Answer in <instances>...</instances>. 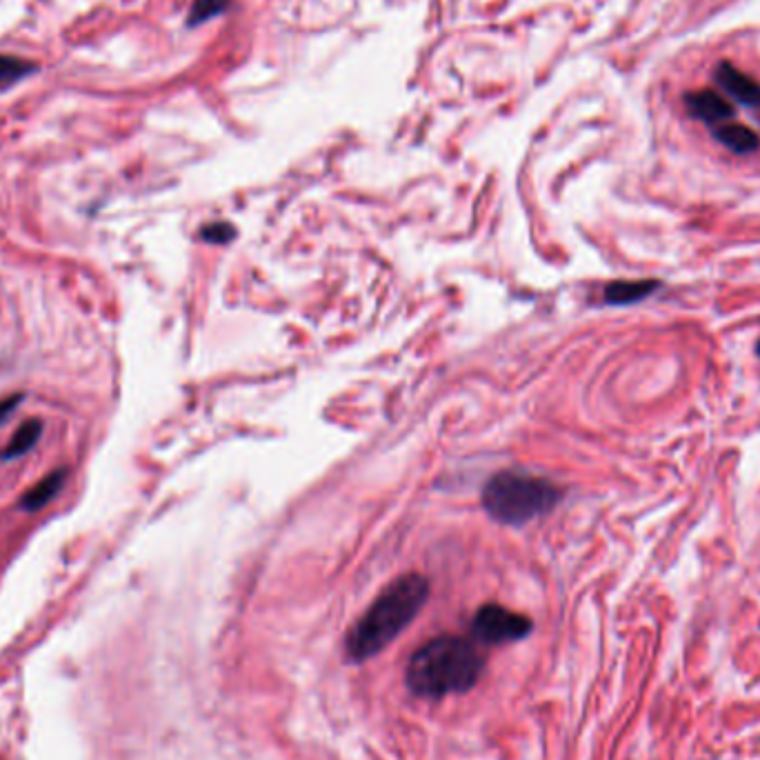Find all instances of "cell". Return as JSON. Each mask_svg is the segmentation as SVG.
I'll return each instance as SVG.
<instances>
[{
	"instance_id": "obj_10",
	"label": "cell",
	"mask_w": 760,
	"mask_h": 760,
	"mask_svg": "<svg viewBox=\"0 0 760 760\" xmlns=\"http://www.w3.org/2000/svg\"><path fill=\"white\" fill-rule=\"evenodd\" d=\"M40 434H43V420H38V418L25 420V423L16 429V434L12 436V440H9V445L5 447V452H3V458L12 460V458L25 456L29 449L38 443Z\"/></svg>"
},
{
	"instance_id": "obj_2",
	"label": "cell",
	"mask_w": 760,
	"mask_h": 760,
	"mask_svg": "<svg viewBox=\"0 0 760 760\" xmlns=\"http://www.w3.org/2000/svg\"><path fill=\"white\" fill-rule=\"evenodd\" d=\"M485 669V658L474 640L438 636L429 640L407 665V687L420 698H445L472 689Z\"/></svg>"
},
{
	"instance_id": "obj_3",
	"label": "cell",
	"mask_w": 760,
	"mask_h": 760,
	"mask_svg": "<svg viewBox=\"0 0 760 760\" xmlns=\"http://www.w3.org/2000/svg\"><path fill=\"white\" fill-rule=\"evenodd\" d=\"M558 485L525 472H500L483 489L485 512L498 523L527 525L558 505Z\"/></svg>"
},
{
	"instance_id": "obj_13",
	"label": "cell",
	"mask_w": 760,
	"mask_h": 760,
	"mask_svg": "<svg viewBox=\"0 0 760 760\" xmlns=\"http://www.w3.org/2000/svg\"><path fill=\"white\" fill-rule=\"evenodd\" d=\"M207 243H229L234 238V227L229 223H212L200 232Z\"/></svg>"
},
{
	"instance_id": "obj_14",
	"label": "cell",
	"mask_w": 760,
	"mask_h": 760,
	"mask_svg": "<svg viewBox=\"0 0 760 760\" xmlns=\"http://www.w3.org/2000/svg\"><path fill=\"white\" fill-rule=\"evenodd\" d=\"M20 403H23V394H12V396H7V398L0 400V425H3L5 420H7L9 416H12V412H14V409H16Z\"/></svg>"
},
{
	"instance_id": "obj_12",
	"label": "cell",
	"mask_w": 760,
	"mask_h": 760,
	"mask_svg": "<svg viewBox=\"0 0 760 760\" xmlns=\"http://www.w3.org/2000/svg\"><path fill=\"white\" fill-rule=\"evenodd\" d=\"M225 9V0H196V5L192 9V23H203V20H209L212 16L220 14Z\"/></svg>"
},
{
	"instance_id": "obj_9",
	"label": "cell",
	"mask_w": 760,
	"mask_h": 760,
	"mask_svg": "<svg viewBox=\"0 0 760 760\" xmlns=\"http://www.w3.org/2000/svg\"><path fill=\"white\" fill-rule=\"evenodd\" d=\"M714 138L720 145H725L727 149H732L734 154H752L760 147V138L745 125L738 123H723L714 127Z\"/></svg>"
},
{
	"instance_id": "obj_11",
	"label": "cell",
	"mask_w": 760,
	"mask_h": 760,
	"mask_svg": "<svg viewBox=\"0 0 760 760\" xmlns=\"http://www.w3.org/2000/svg\"><path fill=\"white\" fill-rule=\"evenodd\" d=\"M36 67L27 63L23 58L14 56H0V92L14 87L20 80H25L29 74H34Z\"/></svg>"
},
{
	"instance_id": "obj_6",
	"label": "cell",
	"mask_w": 760,
	"mask_h": 760,
	"mask_svg": "<svg viewBox=\"0 0 760 760\" xmlns=\"http://www.w3.org/2000/svg\"><path fill=\"white\" fill-rule=\"evenodd\" d=\"M716 85L745 107H760V83L736 69L732 63H720L714 72Z\"/></svg>"
},
{
	"instance_id": "obj_15",
	"label": "cell",
	"mask_w": 760,
	"mask_h": 760,
	"mask_svg": "<svg viewBox=\"0 0 760 760\" xmlns=\"http://www.w3.org/2000/svg\"><path fill=\"white\" fill-rule=\"evenodd\" d=\"M758 356H760V340H758Z\"/></svg>"
},
{
	"instance_id": "obj_1",
	"label": "cell",
	"mask_w": 760,
	"mask_h": 760,
	"mask_svg": "<svg viewBox=\"0 0 760 760\" xmlns=\"http://www.w3.org/2000/svg\"><path fill=\"white\" fill-rule=\"evenodd\" d=\"M427 598L429 580L420 574H405L389 583L349 629L345 640L349 663H363L392 645L412 625Z\"/></svg>"
},
{
	"instance_id": "obj_7",
	"label": "cell",
	"mask_w": 760,
	"mask_h": 760,
	"mask_svg": "<svg viewBox=\"0 0 760 760\" xmlns=\"http://www.w3.org/2000/svg\"><path fill=\"white\" fill-rule=\"evenodd\" d=\"M660 287L658 280H614L605 287V300L609 305H634L638 300L652 296Z\"/></svg>"
},
{
	"instance_id": "obj_8",
	"label": "cell",
	"mask_w": 760,
	"mask_h": 760,
	"mask_svg": "<svg viewBox=\"0 0 760 760\" xmlns=\"http://www.w3.org/2000/svg\"><path fill=\"white\" fill-rule=\"evenodd\" d=\"M65 480H67V469L65 467L56 469V472L40 478L29 492H25L23 498H20V505H23L25 512H38V509H43L47 503H52V498L58 496V492L65 485Z\"/></svg>"
},
{
	"instance_id": "obj_4",
	"label": "cell",
	"mask_w": 760,
	"mask_h": 760,
	"mask_svg": "<svg viewBox=\"0 0 760 760\" xmlns=\"http://www.w3.org/2000/svg\"><path fill=\"white\" fill-rule=\"evenodd\" d=\"M532 620L503 605H483L472 623V634L483 645H505L523 640L532 632Z\"/></svg>"
},
{
	"instance_id": "obj_5",
	"label": "cell",
	"mask_w": 760,
	"mask_h": 760,
	"mask_svg": "<svg viewBox=\"0 0 760 760\" xmlns=\"http://www.w3.org/2000/svg\"><path fill=\"white\" fill-rule=\"evenodd\" d=\"M685 107L687 112L692 114L694 118L703 120V123L707 125H723L727 123L729 118L734 116V105L729 103L727 98L720 96L718 92H714V89H703V92H692V94H685Z\"/></svg>"
}]
</instances>
